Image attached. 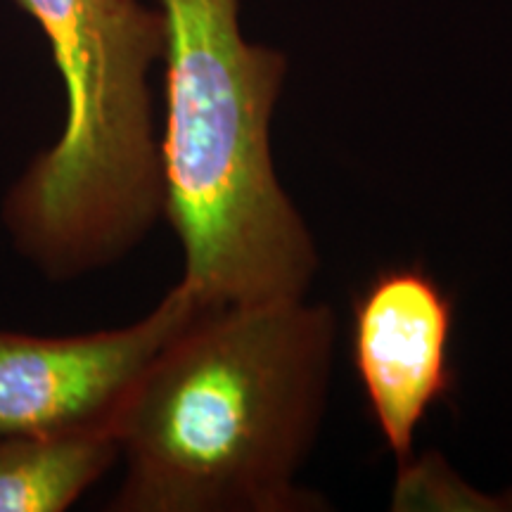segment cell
<instances>
[{
  "label": "cell",
  "instance_id": "3957f363",
  "mask_svg": "<svg viewBox=\"0 0 512 512\" xmlns=\"http://www.w3.org/2000/svg\"><path fill=\"white\" fill-rule=\"evenodd\" d=\"M46 36L64 86L57 140L0 204L5 233L53 283L124 259L164 219L152 72L166 24L143 0H17Z\"/></svg>",
  "mask_w": 512,
  "mask_h": 512
},
{
  "label": "cell",
  "instance_id": "52a82bcc",
  "mask_svg": "<svg viewBox=\"0 0 512 512\" xmlns=\"http://www.w3.org/2000/svg\"><path fill=\"white\" fill-rule=\"evenodd\" d=\"M394 510H482L512 512V489L505 494H484L463 482L439 456L399 465L394 489Z\"/></svg>",
  "mask_w": 512,
  "mask_h": 512
},
{
  "label": "cell",
  "instance_id": "7a4b0ae2",
  "mask_svg": "<svg viewBox=\"0 0 512 512\" xmlns=\"http://www.w3.org/2000/svg\"><path fill=\"white\" fill-rule=\"evenodd\" d=\"M166 24L164 219L204 309L306 297L320 254L280 183L273 117L290 62L247 41L240 0H157Z\"/></svg>",
  "mask_w": 512,
  "mask_h": 512
},
{
  "label": "cell",
  "instance_id": "8992f818",
  "mask_svg": "<svg viewBox=\"0 0 512 512\" xmlns=\"http://www.w3.org/2000/svg\"><path fill=\"white\" fill-rule=\"evenodd\" d=\"M117 463L112 427L0 437V512L69 510Z\"/></svg>",
  "mask_w": 512,
  "mask_h": 512
},
{
  "label": "cell",
  "instance_id": "277c9868",
  "mask_svg": "<svg viewBox=\"0 0 512 512\" xmlns=\"http://www.w3.org/2000/svg\"><path fill=\"white\" fill-rule=\"evenodd\" d=\"M202 309L178 280L124 328L60 337L0 328V437L112 427L147 363Z\"/></svg>",
  "mask_w": 512,
  "mask_h": 512
},
{
  "label": "cell",
  "instance_id": "6da1fadb",
  "mask_svg": "<svg viewBox=\"0 0 512 512\" xmlns=\"http://www.w3.org/2000/svg\"><path fill=\"white\" fill-rule=\"evenodd\" d=\"M337 313L306 297L211 306L128 389L114 512H318L299 486L325 411Z\"/></svg>",
  "mask_w": 512,
  "mask_h": 512
},
{
  "label": "cell",
  "instance_id": "5b68a950",
  "mask_svg": "<svg viewBox=\"0 0 512 512\" xmlns=\"http://www.w3.org/2000/svg\"><path fill=\"white\" fill-rule=\"evenodd\" d=\"M453 299L425 266L384 268L351 306V363L384 444L403 465L415 432L453 392Z\"/></svg>",
  "mask_w": 512,
  "mask_h": 512
}]
</instances>
